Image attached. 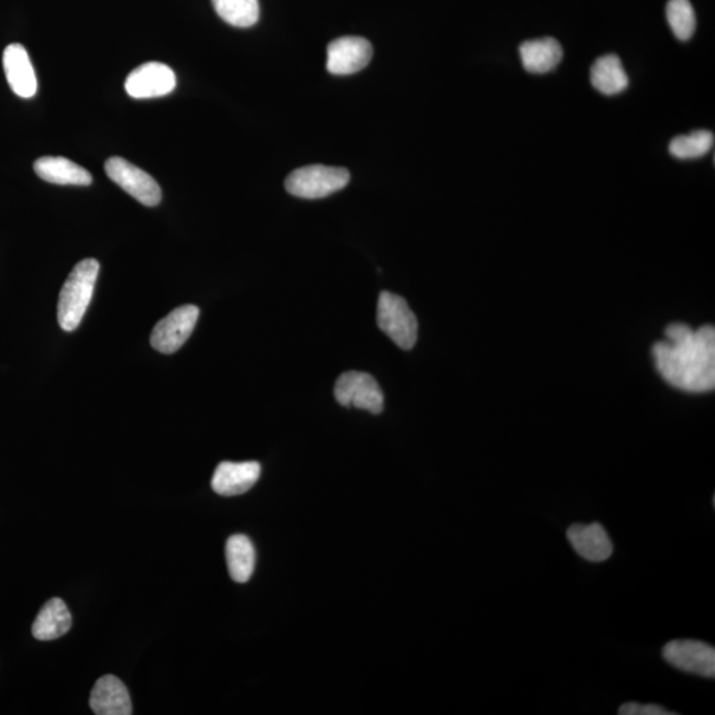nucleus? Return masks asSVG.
<instances>
[{"mask_svg":"<svg viewBox=\"0 0 715 715\" xmlns=\"http://www.w3.org/2000/svg\"><path fill=\"white\" fill-rule=\"evenodd\" d=\"M652 355L659 374L669 386L689 394H705L715 387V329L704 324L692 329L672 323L666 340L653 344Z\"/></svg>","mask_w":715,"mask_h":715,"instance_id":"1","label":"nucleus"},{"mask_svg":"<svg viewBox=\"0 0 715 715\" xmlns=\"http://www.w3.org/2000/svg\"><path fill=\"white\" fill-rule=\"evenodd\" d=\"M99 272V262L95 258H86L76 264L65 279L57 305V321L63 330L72 331L80 327L92 300Z\"/></svg>","mask_w":715,"mask_h":715,"instance_id":"2","label":"nucleus"},{"mask_svg":"<svg viewBox=\"0 0 715 715\" xmlns=\"http://www.w3.org/2000/svg\"><path fill=\"white\" fill-rule=\"evenodd\" d=\"M350 182L346 168L311 165L298 168L285 180V188L302 199H321L341 191Z\"/></svg>","mask_w":715,"mask_h":715,"instance_id":"3","label":"nucleus"},{"mask_svg":"<svg viewBox=\"0 0 715 715\" xmlns=\"http://www.w3.org/2000/svg\"><path fill=\"white\" fill-rule=\"evenodd\" d=\"M376 321L383 333L403 350H411L418 341V320L405 298L398 295L382 292Z\"/></svg>","mask_w":715,"mask_h":715,"instance_id":"4","label":"nucleus"},{"mask_svg":"<svg viewBox=\"0 0 715 715\" xmlns=\"http://www.w3.org/2000/svg\"><path fill=\"white\" fill-rule=\"evenodd\" d=\"M334 395L343 407H355L380 415L385 407L378 382L373 375L361 372H348L337 380Z\"/></svg>","mask_w":715,"mask_h":715,"instance_id":"5","label":"nucleus"},{"mask_svg":"<svg viewBox=\"0 0 715 715\" xmlns=\"http://www.w3.org/2000/svg\"><path fill=\"white\" fill-rule=\"evenodd\" d=\"M662 658L679 671L715 678V649L698 640H673L662 648Z\"/></svg>","mask_w":715,"mask_h":715,"instance_id":"6","label":"nucleus"},{"mask_svg":"<svg viewBox=\"0 0 715 715\" xmlns=\"http://www.w3.org/2000/svg\"><path fill=\"white\" fill-rule=\"evenodd\" d=\"M108 177L122 190L147 207L157 206L162 199L161 187L151 175L127 160L113 157L107 161Z\"/></svg>","mask_w":715,"mask_h":715,"instance_id":"7","label":"nucleus"},{"mask_svg":"<svg viewBox=\"0 0 715 715\" xmlns=\"http://www.w3.org/2000/svg\"><path fill=\"white\" fill-rule=\"evenodd\" d=\"M199 318V308L184 305L172 311L155 324L151 338L152 346L164 354L178 351L193 334Z\"/></svg>","mask_w":715,"mask_h":715,"instance_id":"8","label":"nucleus"},{"mask_svg":"<svg viewBox=\"0 0 715 715\" xmlns=\"http://www.w3.org/2000/svg\"><path fill=\"white\" fill-rule=\"evenodd\" d=\"M177 87L174 70L162 63H146L135 68L125 81L127 94L133 99H154L170 95Z\"/></svg>","mask_w":715,"mask_h":715,"instance_id":"9","label":"nucleus"},{"mask_svg":"<svg viewBox=\"0 0 715 715\" xmlns=\"http://www.w3.org/2000/svg\"><path fill=\"white\" fill-rule=\"evenodd\" d=\"M373 45L365 37L343 36L328 47V70L337 76L356 74L372 62Z\"/></svg>","mask_w":715,"mask_h":715,"instance_id":"10","label":"nucleus"},{"mask_svg":"<svg viewBox=\"0 0 715 715\" xmlns=\"http://www.w3.org/2000/svg\"><path fill=\"white\" fill-rule=\"evenodd\" d=\"M568 539L572 549L588 562H606L613 557L614 543L610 541L607 530L600 522L570 526Z\"/></svg>","mask_w":715,"mask_h":715,"instance_id":"11","label":"nucleus"},{"mask_svg":"<svg viewBox=\"0 0 715 715\" xmlns=\"http://www.w3.org/2000/svg\"><path fill=\"white\" fill-rule=\"evenodd\" d=\"M260 474H262V466L256 461H245V463L224 461L213 473L212 490L224 497L240 496L257 483Z\"/></svg>","mask_w":715,"mask_h":715,"instance_id":"12","label":"nucleus"},{"mask_svg":"<svg viewBox=\"0 0 715 715\" xmlns=\"http://www.w3.org/2000/svg\"><path fill=\"white\" fill-rule=\"evenodd\" d=\"M3 68L12 92L22 99H31L36 95L37 80L34 65L22 44H10L4 50Z\"/></svg>","mask_w":715,"mask_h":715,"instance_id":"13","label":"nucleus"},{"mask_svg":"<svg viewBox=\"0 0 715 715\" xmlns=\"http://www.w3.org/2000/svg\"><path fill=\"white\" fill-rule=\"evenodd\" d=\"M90 708L97 715H130L132 700L125 684L116 675H103L97 680L89 700Z\"/></svg>","mask_w":715,"mask_h":715,"instance_id":"14","label":"nucleus"},{"mask_svg":"<svg viewBox=\"0 0 715 715\" xmlns=\"http://www.w3.org/2000/svg\"><path fill=\"white\" fill-rule=\"evenodd\" d=\"M34 168L38 177L54 185L89 186L94 180L86 168L64 157H43Z\"/></svg>","mask_w":715,"mask_h":715,"instance_id":"15","label":"nucleus"},{"mask_svg":"<svg viewBox=\"0 0 715 715\" xmlns=\"http://www.w3.org/2000/svg\"><path fill=\"white\" fill-rule=\"evenodd\" d=\"M72 616L67 604L61 597H54L44 604L32 626V635L42 641L56 640L69 632Z\"/></svg>","mask_w":715,"mask_h":715,"instance_id":"16","label":"nucleus"},{"mask_svg":"<svg viewBox=\"0 0 715 715\" xmlns=\"http://www.w3.org/2000/svg\"><path fill=\"white\" fill-rule=\"evenodd\" d=\"M522 64L531 74H546L554 69L563 57V50L556 38L543 37L526 42L519 47Z\"/></svg>","mask_w":715,"mask_h":715,"instance_id":"17","label":"nucleus"},{"mask_svg":"<svg viewBox=\"0 0 715 715\" xmlns=\"http://www.w3.org/2000/svg\"><path fill=\"white\" fill-rule=\"evenodd\" d=\"M591 82L596 90L607 96L623 92L628 87V76L623 68L620 58L607 55L597 58L591 68Z\"/></svg>","mask_w":715,"mask_h":715,"instance_id":"18","label":"nucleus"},{"mask_svg":"<svg viewBox=\"0 0 715 715\" xmlns=\"http://www.w3.org/2000/svg\"><path fill=\"white\" fill-rule=\"evenodd\" d=\"M226 557L232 580L238 583L249 582L256 562L255 548L250 538L243 535L232 536L227 541Z\"/></svg>","mask_w":715,"mask_h":715,"instance_id":"19","label":"nucleus"},{"mask_svg":"<svg viewBox=\"0 0 715 715\" xmlns=\"http://www.w3.org/2000/svg\"><path fill=\"white\" fill-rule=\"evenodd\" d=\"M212 4L218 15L233 28H252L258 21V0H212Z\"/></svg>","mask_w":715,"mask_h":715,"instance_id":"20","label":"nucleus"},{"mask_svg":"<svg viewBox=\"0 0 715 715\" xmlns=\"http://www.w3.org/2000/svg\"><path fill=\"white\" fill-rule=\"evenodd\" d=\"M714 134L707 130H698L688 135H680L669 146V152L679 160H694L704 157L712 151Z\"/></svg>","mask_w":715,"mask_h":715,"instance_id":"21","label":"nucleus"},{"mask_svg":"<svg viewBox=\"0 0 715 715\" xmlns=\"http://www.w3.org/2000/svg\"><path fill=\"white\" fill-rule=\"evenodd\" d=\"M667 19L675 37L689 41L695 30V14L689 0H669Z\"/></svg>","mask_w":715,"mask_h":715,"instance_id":"22","label":"nucleus"},{"mask_svg":"<svg viewBox=\"0 0 715 715\" xmlns=\"http://www.w3.org/2000/svg\"><path fill=\"white\" fill-rule=\"evenodd\" d=\"M620 715H672L678 713L668 712L659 705H641L637 702H626L619 708Z\"/></svg>","mask_w":715,"mask_h":715,"instance_id":"23","label":"nucleus"}]
</instances>
